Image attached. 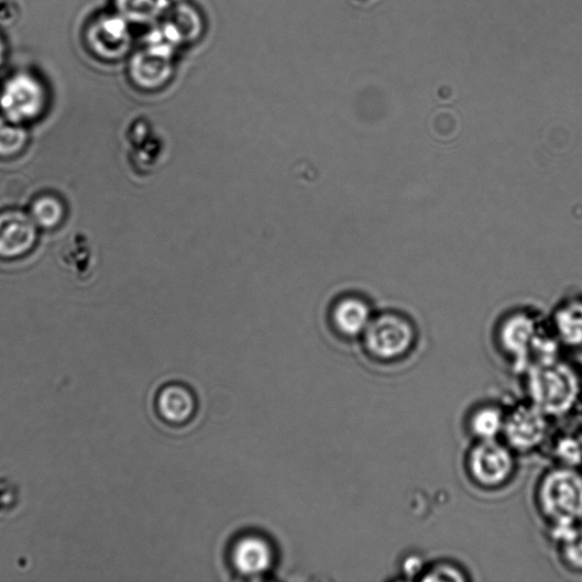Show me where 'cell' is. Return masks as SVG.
I'll use <instances>...</instances> for the list:
<instances>
[{"label": "cell", "instance_id": "6da1fadb", "mask_svg": "<svg viewBox=\"0 0 582 582\" xmlns=\"http://www.w3.org/2000/svg\"><path fill=\"white\" fill-rule=\"evenodd\" d=\"M529 389L545 415H562L575 404L580 383L570 366L553 361L531 367Z\"/></svg>", "mask_w": 582, "mask_h": 582}, {"label": "cell", "instance_id": "7a4b0ae2", "mask_svg": "<svg viewBox=\"0 0 582 582\" xmlns=\"http://www.w3.org/2000/svg\"><path fill=\"white\" fill-rule=\"evenodd\" d=\"M541 505L559 527L582 521V475L572 469H560L545 477L540 492Z\"/></svg>", "mask_w": 582, "mask_h": 582}, {"label": "cell", "instance_id": "3957f363", "mask_svg": "<svg viewBox=\"0 0 582 582\" xmlns=\"http://www.w3.org/2000/svg\"><path fill=\"white\" fill-rule=\"evenodd\" d=\"M47 92L44 84L22 72L10 77L0 90V111L8 120L24 124L39 119L45 111Z\"/></svg>", "mask_w": 582, "mask_h": 582}, {"label": "cell", "instance_id": "277c9868", "mask_svg": "<svg viewBox=\"0 0 582 582\" xmlns=\"http://www.w3.org/2000/svg\"><path fill=\"white\" fill-rule=\"evenodd\" d=\"M364 334L369 351L386 360L404 355L415 340L413 326L405 318L393 314L372 319Z\"/></svg>", "mask_w": 582, "mask_h": 582}, {"label": "cell", "instance_id": "5b68a950", "mask_svg": "<svg viewBox=\"0 0 582 582\" xmlns=\"http://www.w3.org/2000/svg\"><path fill=\"white\" fill-rule=\"evenodd\" d=\"M85 41L94 56L105 62H114L129 48V33L124 19L119 14L102 13L88 23Z\"/></svg>", "mask_w": 582, "mask_h": 582}, {"label": "cell", "instance_id": "8992f818", "mask_svg": "<svg viewBox=\"0 0 582 582\" xmlns=\"http://www.w3.org/2000/svg\"><path fill=\"white\" fill-rule=\"evenodd\" d=\"M470 470L477 483L496 486L506 481L513 470V459L501 443L483 440L470 457Z\"/></svg>", "mask_w": 582, "mask_h": 582}, {"label": "cell", "instance_id": "52a82bcc", "mask_svg": "<svg viewBox=\"0 0 582 582\" xmlns=\"http://www.w3.org/2000/svg\"><path fill=\"white\" fill-rule=\"evenodd\" d=\"M37 235L39 226L30 215L20 211L0 215V257L23 256L36 244Z\"/></svg>", "mask_w": 582, "mask_h": 582}, {"label": "cell", "instance_id": "ba28073f", "mask_svg": "<svg viewBox=\"0 0 582 582\" xmlns=\"http://www.w3.org/2000/svg\"><path fill=\"white\" fill-rule=\"evenodd\" d=\"M545 414L537 406L521 407L504 424L507 440L513 448L529 450L542 440L547 429Z\"/></svg>", "mask_w": 582, "mask_h": 582}, {"label": "cell", "instance_id": "9c48e42d", "mask_svg": "<svg viewBox=\"0 0 582 582\" xmlns=\"http://www.w3.org/2000/svg\"><path fill=\"white\" fill-rule=\"evenodd\" d=\"M504 348L516 356L518 364L525 367L529 355L540 351L543 340L538 339L534 321L526 316H516L509 319L502 330Z\"/></svg>", "mask_w": 582, "mask_h": 582}, {"label": "cell", "instance_id": "30bf717a", "mask_svg": "<svg viewBox=\"0 0 582 582\" xmlns=\"http://www.w3.org/2000/svg\"><path fill=\"white\" fill-rule=\"evenodd\" d=\"M271 546L260 537L243 538L234 547L233 563L239 572L246 575H260L272 565Z\"/></svg>", "mask_w": 582, "mask_h": 582}, {"label": "cell", "instance_id": "8fae6325", "mask_svg": "<svg viewBox=\"0 0 582 582\" xmlns=\"http://www.w3.org/2000/svg\"><path fill=\"white\" fill-rule=\"evenodd\" d=\"M367 304L356 297L341 299L334 307L333 322L341 333L358 336L365 332L371 322Z\"/></svg>", "mask_w": 582, "mask_h": 582}, {"label": "cell", "instance_id": "7c38bea8", "mask_svg": "<svg viewBox=\"0 0 582 582\" xmlns=\"http://www.w3.org/2000/svg\"><path fill=\"white\" fill-rule=\"evenodd\" d=\"M158 408L167 421L183 424L193 417L195 400L187 389L180 386H169L161 393Z\"/></svg>", "mask_w": 582, "mask_h": 582}, {"label": "cell", "instance_id": "4fadbf2b", "mask_svg": "<svg viewBox=\"0 0 582 582\" xmlns=\"http://www.w3.org/2000/svg\"><path fill=\"white\" fill-rule=\"evenodd\" d=\"M556 325L567 345L582 347V296L569 299L559 308Z\"/></svg>", "mask_w": 582, "mask_h": 582}, {"label": "cell", "instance_id": "5bb4252c", "mask_svg": "<svg viewBox=\"0 0 582 582\" xmlns=\"http://www.w3.org/2000/svg\"><path fill=\"white\" fill-rule=\"evenodd\" d=\"M64 205L54 196H42L33 201L30 216L39 228L53 229L64 219Z\"/></svg>", "mask_w": 582, "mask_h": 582}, {"label": "cell", "instance_id": "9a60e30c", "mask_svg": "<svg viewBox=\"0 0 582 582\" xmlns=\"http://www.w3.org/2000/svg\"><path fill=\"white\" fill-rule=\"evenodd\" d=\"M28 142V133L22 124L0 117V156L10 157L23 151Z\"/></svg>", "mask_w": 582, "mask_h": 582}, {"label": "cell", "instance_id": "2e32d148", "mask_svg": "<svg viewBox=\"0 0 582 582\" xmlns=\"http://www.w3.org/2000/svg\"><path fill=\"white\" fill-rule=\"evenodd\" d=\"M557 537L563 543V554L568 564L582 571V526L559 527Z\"/></svg>", "mask_w": 582, "mask_h": 582}, {"label": "cell", "instance_id": "e0dca14e", "mask_svg": "<svg viewBox=\"0 0 582 582\" xmlns=\"http://www.w3.org/2000/svg\"><path fill=\"white\" fill-rule=\"evenodd\" d=\"M504 424L499 410L487 407L475 414L472 420V430L479 438L491 440L504 429Z\"/></svg>", "mask_w": 582, "mask_h": 582}, {"label": "cell", "instance_id": "ac0fdd59", "mask_svg": "<svg viewBox=\"0 0 582 582\" xmlns=\"http://www.w3.org/2000/svg\"><path fill=\"white\" fill-rule=\"evenodd\" d=\"M426 581H463L464 576L461 572L450 565H439L432 569L427 576L424 578Z\"/></svg>", "mask_w": 582, "mask_h": 582}, {"label": "cell", "instance_id": "d6986e66", "mask_svg": "<svg viewBox=\"0 0 582 582\" xmlns=\"http://www.w3.org/2000/svg\"><path fill=\"white\" fill-rule=\"evenodd\" d=\"M18 19V9L7 0L0 3V25H11Z\"/></svg>", "mask_w": 582, "mask_h": 582}, {"label": "cell", "instance_id": "ffe728a7", "mask_svg": "<svg viewBox=\"0 0 582 582\" xmlns=\"http://www.w3.org/2000/svg\"><path fill=\"white\" fill-rule=\"evenodd\" d=\"M349 2L361 10H367L381 2V0H349Z\"/></svg>", "mask_w": 582, "mask_h": 582}, {"label": "cell", "instance_id": "44dd1931", "mask_svg": "<svg viewBox=\"0 0 582 582\" xmlns=\"http://www.w3.org/2000/svg\"><path fill=\"white\" fill-rule=\"evenodd\" d=\"M7 56H8V46H7V43L2 34H0V67L4 65L7 61Z\"/></svg>", "mask_w": 582, "mask_h": 582}, {"label": "cell", "instance_id": "7402d4cb", "mask_svg": "<svg viewBox=\"0 0 582 582\" xmlns=\"http://www.w3.org/2000/svg\"><path fill=\"white\" fill-rule=\"evenodd\" d=\"M2 2H3V0H0V3H2Z\"/></svg>", "mask_w": 582, "mask_h": 582}]
</instances>
